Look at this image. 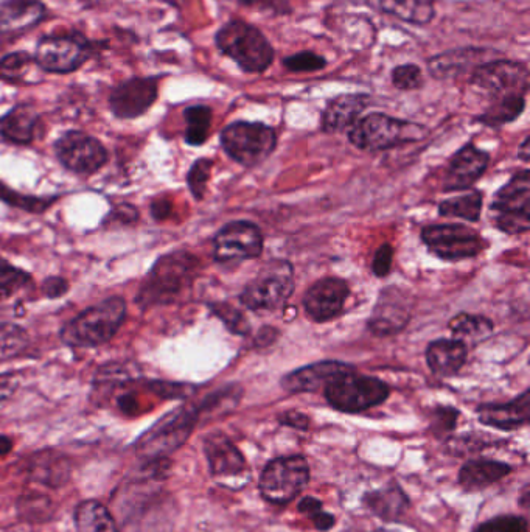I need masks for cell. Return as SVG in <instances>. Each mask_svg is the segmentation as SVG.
<instances>
[{
	"label": "cell",
	"instance_id": "1",
	"mask_svg": "<svg viewBox=\"0 0 530 532\" xmlns=\"http://www.w3.org/2000/svg\"><path fill=\"white\" fill-rule=\"evenodd\" d=\"M199 271V260L190 252H171L154 263L140 287L137 304L143 308L168 304L192 285Z\"/></svg>",
	"mask_w": 530,
	"mask_h": 532
},
{
	"label": "cell",
	"instance_id": "2",
	"mask_svg": "<svg viewBox=\"0 0 530 532\" xmlns=\"http://www.w3.org/2000/svg\"><path fill=\"white\" fill-rule=\"evenodd\" d=\"M215 44L246 74H263L276 58L271 42L248 22H227L218 30Z\"/></svg>",
	"mask_w": 530,
	"mask_h": 532
},
{
	"label": "cell",
	"instance_id": "3",
	"mask_svg": "<svg viewBox=\"0 0 530 532\" xmlns=\"http://www.w3.org/2000/svg\"><path fill=\"white\" fill-rule=\"evenodd\" d=\"M126 318V304L122 298H109L89 307L66 324L61 336L74 347H97L114 338Z\"/></svg>",
	"mask_w": 530,
	"mask_h": 532
},
{
	"label": "cell",
	"instance_id": "4",
	"mask_svg": "<svg viewBox=\"0 0 530 532\" xmlns=\"http://www.w3.org/2000/svg\"><path fill=\"white\" fill-rule=\"evenodd\" d=\"M199 414H201L199 408L181 406L161 420H157L156 424L145 431L136 442L137 456L148 462L167 459L168 455L176 452L190 438Z\"/></svg>",
	"mask_w": 530,
	"mask_h": 532
},
{
	"label": "cell",
	"instance_id": "5",
	"mask_svg": "<svg viewBox=\"0 0 530 532\" xmlns=\"http://www.w3.org/2000/svg\"><path fill=\"white\" fill-rule=\"evenodd\" d=\"M325 399L336 411L358 414L386 402L391 389L375 377L346 372L332 378L324 388Z\"/></svg>",
	"mask_w": 530,
	"mask_h": 532
},
{
	"label": "cell",
	"instance_id": "6",
	"mask_svg": "<svg viewBox=\"0 0 530 532\" xmlns=\"http://www.w3.org/2000/svg\"><path fill=\"white\" fill-rule=\"evenodd\" d=\"M425 134V128L417 123L374 112L358 120L350 128L349 140L363 151H384L397 145L415 142Z\"/></svg>",
	"mask_w": 530,
	"mask_h": 532
},
{
	"label": "cell",
	"instance_id": "7",
	"mask_svg": "<svg viewBox=\"0 0 530 532\" xmlns=\"http://www.w3.org/2000/svg\"><path fill=\"white\" fill-rule=\"evenodd\" d=\"M293 290L294 271L291 263L282 259L269 260L246 285L240 301L252 312H274L290 299Z\"/></svg>",
	"mask_w": 530,
	"mask_h": 532
},
{
	"label": "cell",
	"instance_id": "8",
	"mask_svg": "<svg viewBox=\"0 0 530 532\" xmlns=\"http://www.w3.org/2000/svg\"><path fill=\"white\" fill-rule=\"evenodd\" d=\"M221 145L237 164L257 167L274 153L277 134L265 123L235 122L221 133Z\"/></svg>",
	"mask_w": 530,
	"mask_h": 532
},
{
	"label": "cell",
	"instance_id": "9",
	"mask_svg": "<svg viewBox=\"0 0 530 532\" xmlns=\"http://www.w3.org/2000/svg\"><path fill=\"white\" fill-rule=\"evenodd\" d=\"M310 483V466L305 456H282L266 464L260 476V494L272 504H288Z\"/></svg>",
	"mask_w": 530,
	"mask_h": 532
},
{
	"label": "cell",
	"instance_id": "10",
	"mask_svg": "<svg viewBox=\"0 0 530 532\" xmlns=\"http://www.w3.org/2000/svg\"><path fill=\"white\" fill-rule=\"evenodd\" d=\"M492 221L506 234H524L530 228L529 170L517 173L493 198Z\"/></svg>",
	"mask_w": 530,
	"mask_h": 532
},
{
	"label": "cell",
	"instance_id": "11",
	"mask_svg": "<svg viewBox=\"0 0 530 532\" xmlns=\"http://www.w3.org/2000/svg\"><path fill=\"white\" fill-rule=\"evenodd\" d=\"M94 46L81 33L44 36L36 46L35 60L44 72L70 74L89 61Z\"/></svg>",
	"mask_w": 530,
	"mask_h": 532
},
{
	"label": "cell",
	"instance_id": "12",
	"mask_svg": "<svg viewBox=\"0 0 530 532\" xmlns=\"http://www.w3.org/2000/svg\"><path fill=\"white\" fill-rule=\"evenodd\" d=\"M422 240L434 256L448 262L471 259L484 251L481 235L464 224H434L422 231Z\"/></svg>",
	"mask_w": 530,
	"mask_h": 532
},
{
	"label": "cell",
	"instance_id": "13",
	"mask_svg": "<svg viewBox=\"0 0 530 532\" xmlns=\"http://www.w3.org/2000/svg\"><path fill=\"white\" fill-rule=\"evenodd\" d=\"M262 251V231L251 221H232L213 240V256L223 265H237L245 260L257 259Z\"/></svg>",
	"mask_w": 530,
	"mask_h": 532
},
{
	"label": "cell",
	"instance_id": "14",
	"mask_svg": "<svg viewBox=\"0 0 530 532\" xmlns=\"http://www.w3.org/2000/svg\"><path fill=\"white\" fill-rule=\"evenodd\" d=\"M470 83L489 92L492 98L526 95L529 91V69L526 63L520 61H487L473 69Z\"/></svg>",
	"mask_w": 530,
	"mask_h": 532
},
{
	"label": "cell",
	"instance_id": "15",
	"mask_svg": "<svg viewBox=\"0 0 530 532\" xmlns=\"http://www.w3.org/2000/svg\"><path fill=\"white\" fill-rule=\"evenodd\" d=\"M55 153L67 170L78 175H92L108 162L102 142L81 131H69L56 140Z\"/></svg>",
	"mask_w": 530,
	"mask_h": 532
},
{
	"label": "cell",
	"instance_id": "16",
	"mask_svg": "<svg viewBox=\"0 0 530 532\" xmlns=\"http://www.w3.org/2000/svg\"><path fill=\"white\" fill-rule=\"evenodd\" d=\"M414 298L409 291L386 287L378 296L367 327L377 336H392L405 329L411 319Z\"/></svg>",
	"mask_w": 530,
	"mask_h": 532
},
{
	"label": "cell",
	"instance_id": "17",
	"mask_svg": "<svg viewBox=\"0 0 530 532\" xmlns=\"http://www.w3.org/2000/svg\"><path fill=\"white\" fill-rule=\"evenodd\" d=\"M159 78H131L117 86L109 97V106L119 119H136L156 102Z\"/></svg>",
	"mask_w": 530,
	"mask_h": 532
},
{
	"label": "cell",
	"instance_id": "18",
	"mask_svg": "<svg viewBox=\"0 0 530 532\" xmlns=\"http://www.w3.org/2000/svg\"><path fill=\"white\" fill-rule=\"evenodd\" d=\"M349 285L338 277H325L308 288L304 307L313 321L327 322L338 318L349 298Z\"/></svg>",
	"mask_w": 530,
	"mask_h": 532
},
{
	"label": "cell",
	"instance_id": "19",
	"mask_svg": "<svg viewBox=\"0 0 530 532\" xmlns=\"http://www.w3.org/2000/svg\"><path fill=\"white\" fill-rule=\"evenodd\" d=\"M204 453L209 462L210 473L218 480H232L245 475L246 459L237 445L221 431H213L204 439Z\"/></svg>",
	"mask_w": 530,
	"mask_h": 532
},
{
	"label": "cell",
	"instance_id": "20",
	"mask_svg": "<svg viewBox=\"0 0 530 532\" xmlns=\"http://www.w3.org/2000/svg\"><path fill=\"white\" fill-rule=\"evenodd\" d=\"M489 162L490 156L485 151L479 150L475 145H465L451 159L443 189L448 192L468 189L484 175Z\"/></svg>",
	"mask_w": 530,
	"mask_h": 532
},
{
	"label": "cell",
	"instance_id": "21",
	"mask_svg": "<svg viewBox=\"0 0 530 532\" xmlns=\"http://www.w3.org/2000/svg\"><path fill=\"white\" fill-rule=\"evenodd\" d=\"M350 371H355V368L341 361H319V363L310 364V366L285 375L280 385L291 394L316 392L318 389L325 388L332 378Z\"/></svg>",
	"mask_w": 530,
	"mask_h": 532
},
{
	"label": "cell",
	"instance_id": "22",
	"mask_svg": "<svg viewBox=\"0 0 530 532\" xmlns=\"http://www.w3.org/2000/svg\"><path fill=\"white\" fill-rule=\"evenodd\" d=\"M46 14V7L39 0H7L0 7V35H22L35 28Z\"/></svg>",
	"mask_w": 530,
	"mask_h": 532
},
{
	"label": "cell",
	"instance_id": "23",
	"mask_svg": "<svg viewBox=\"0 0 530 532\" xmlns=\"http://www.w3.org/2000/svg\"><path fill=\"white\" fill-rule=\"evenodd\" d=\"M530 391H524L517 399L501 405H481L478 417L482 424L498 430L512 431L524 427L529 422Z\"/></svg>",
	"mask_w": 530,
	"mask_h": 532
},
{
	"label": "cell",
	"instance_id": "24",
	"mask_svg": "<svg viewBox=\"0 0 530 532\" xmlns=\"http://www.w3.org/2000/svg\"><path fill=\"white\" fill-rule=\"evenodd\" d=\"M369 105L370 97L366 94H346L333 98L322 114V130L325 133H341L352 128Z\"/></svg>",
	"mask_w": 530,
	"mask_h": 532
},
{
	"label": "cell",
	"instance_id": "25",
	"mask_svg": "<svg viewBox=\"0 0 530 532\" xmlns=\"http://www.w3.org/2000/svg\"><path fill=\"white\" fill-rule=\"evenodd\" d=\"M512 473L506 462L493 459H471L465 462L459 472V484L467 492H479L504 480Z\"/></svg>",
	"mask_w": 530,
	"mask_h": 532
},
{
	"label": "cell",
	"instance_id": "26",
	"mask_svg": "<svg viewBox=\"0 0 530 532\" xmlns=\"http://www.w3.org/2000/svg\"><path fill=\"white\" fill-rule=\"evenodd\" d=\"M364 506L383 522H400L411 506L408 495L397 483H391L384 489L374 490L364 495Z\"/></svg>",
	"mask_w": 530,
	"mask_h": 532
},
{
	"label": "cell",
	"instance_id": "27",
	"mask_svg": "<svg viewBox=\"0 0 530 532\" xmlns=\"http://www.w3.org/2000/svg\"><path fill=\"white\" fill-rule=\"evenodd\" d=\"M467 355V346L461 341L437 340L426 349V363L434 374L450 377L461 371Z\"/></svg>",
	"mask_w": 530,
	"mask_h": 532
},
{
	"label": "cell",
	"instance_id": "28",
	"mask_svg": "<svg viewBox=\"0 0 530 532\" xmlns=\"http://www.w3.org/2000/svg\"><path fill=\"white\" fill-rule=\"evenodd\" d=\"M39 116L30 105H18L0 117V136L11 144L27 145L35 139Z\"/></svg>",
	"mask_w": 530,
	"mask_h": 532
},
{
	"label": "cell",
	"instance_id": "29",
	"mask_svg": "<svg viewBox=\"0 0 530 532\" xmlns=\"http://www.w3.org/2000/svg\"><path fill=\"white\" fill-rule=\"evenodd\" d=\"M485 53L487 50L475 49V47L440 53L428 61L429 74L437 80L457 77L467 72L470 67H478L482 64V56Z\"/></svg>",
	"mask_w": 530,
	"mask_h": 532
},
{
	"label": "cell",
	"instance_id": "30",
	"mask_svg": "<svg viewBox=\"0 0 530 532\" xmlns=\"http://www.w3.org/2000/svg\"><path fill=\"white\" fill-rule=\"evenodd\" d=\"M44 70L36 63L35 56L27 52L8 53L4 58H0V80L5 83L38 84L42 81Z\"/></svg>",
	"mask_w": 530,
	"mask_h": 532
},
{
	"label": "cell",
	"instance_id": "31",
	"mask_svg": "<svg viewBox=\"0 0 530 532\" xmlns=\"http://www.w3.org/2000/svg\"><path fill=\"white\" fill-rule=\"evenodd\" d=\"M370 5L412 25L429 24L436 16L433 0H370Z\"/></svg>",
	"mask_w": 530,
	"mask_h": 532
},
{
	"label": "cell",
	"instance_id": "32",
	"mask_svg": "<svg viewBox=\"0 0 530 532\" xmlns=\"http://www.w3.org/2000/svg\"><path fill=\"white\" fill-rule=\"evenodd\" d=\"M74 520L77 532H119L109 509L95 500L81 501L75 508Z\"/></svg>",
	"mask_w": 530,
	"mask_h": 532
},
{
	"label": "cell",
	"instance_id": "33",
	"mask_svg": "<svg viewBox=\"0 0 530 532\" xmlns=\"http://www.w3.org/2000/svg\"><path fill=\"white\" fill-rule=\"evenodd\" d=\"M450 329L454 340L461 341L467 346L468 343L478 344L487 340L495 327H493V322L484 316L461 313L451 319Z\"/></svg>",
	"mask_w": 530,
	"mask_h": 532
},
{
	"label": "cell",
	"instance_id": "34",
	"mask_svg": "<svg viewBox=\"0 0 530 532\" xmlns=\"http://www.w3.org/2000/svg\"><path fill=\"white\" fill-rule=\"evenodd\" d=\"M526 108V95L513 94L492 98L489 108L479 116V122L487 126H501L517 120Z\"/></svg>",
	"mask_w": 530,
	"mask_h": 532
},
{
	"label": "cell",
	"instance_id": "35",
	"mask_svg": "<svg viewBox=\"0 0 530 532\" xmlns=\"http://www.w3.org/2000/svg\"><path fill=\"white\" fill-rule=\"evenodd\" d=\"M30 475L33 480L47 483V486H61L70 475L69 461L55 452L41 453L38 459L32 462Z\"/></svg>",
	"mask_w": 530,
	"mask_h": 532
},
{
	"label": "cell",
	"instance_id": "36",
	"mask_svg": "<svg viewBox=\"0 0 530 532\" xmlns=\"http://www.w3.org/2000/svg\"><path fill=\"white\" fill-rule=\"evenodd\" d=\"M32 277L0 257V302L21 298L32 290Z\"/></svg>",
	"mask_w": 530,
	"mask_h": 532
},
{
	"label": "cell",
	"instance_id": "37",
	"mask_svg": "<svg viewBox=\"0 0 530 532\" xmlns=\"http://www.w3.org/2000/svg\"><path fill=\"white\" fill-rule=\"evenodd\" d=\"M482 193L471 192L465 195L454 196L450 200L440 203L439 214L442 217L462 218V220L476 223L481 217Z\"/></svg>",
	"mask_w": 530,
	"mask_h": 532
},
{
	"label": "cell",
	"instance_id": "38",
	"mask_svg": "<svg viewBox=\"0 0 530 532\" xmlns=\"http://www.w3.org/2000/svg\"><path fill=\"white\" fill-rule=\"evenodd\" d=\"M184 119L187 123L185 142L193 147L203 145L212 125V109L204 105L190 106L184 111Z\"/></svg>",
	"mask_w": 530,
	"mask_h": 532
},
{
	"label": "cell",
	"instance_id": "39",
	"mask_svg": "<svg viewBox=\"0 0 530 532\" xmlns=\"http://www.w3.org/2000/svg\"><path fill=\"white\" fill-rule=\"evenodd\" d=\"M30 344V336L22 327L0 322V363L19 357Z\"/></svg>",
	"mask_w": 530,
	"mask_h": 532
},
{
	"label": "cell",
	"instance_id": "40",
	"mask_svg": "<svg viewBox=\"0 0 530 532\" xmlns=\"http://www.w3.org/2000/svg\"><path fill=\"white\" fill-rule=\"evenodd\" d=\"M297 511L310 518L314 528L321 532L330 531L335 526V515L328 514L324 511V504L321 500L314 497H305L297 504Z\"/></svg>",
	"mask_w": 530,
	"mask_h": 532
},
{
	"label": "cell",
	"instance_id": "41",
	"mask_svg": "<svg viewBox=\"0 0 530 532\" xmlns=\"http://www.w3.org/2000/svg\"><path fill=\"white\" fill-rule=\"evenodd\" d=\"M283 67L288 72H294V74H310V72H319V70L327 67V60L324 56L318 55V53L307 52L296 53V55L286 56L282 61Z\"/></svg>",
	"mask_w": 530,
	"mask_h": 532
},
{
	"label": "cell",
	"instance_id": "42",
	"mask_svg": "<svg viewBox=\"0 0 530 532\" xmlns=\"http://www.w3.org/2000/svg\"><path fill=\"white\" fill-rule=\"evenodd\" d=\"M392 84L400 91H415L425 83L422 69L415 64H401L395 67L391 74Z\"/></svg>",
	"mask_w": 530,
	"mask_h": 532
},
{
	"label": "cell",
	"instance_id": "43",
	"mask_svg": "<svg viewBox=\"0 0 530 532\" xmlns=\"http://www.w3.org/2000/svg\"><path fill=\"white\" fill-rule=\"evenodd\" d=\"M210 308L226 324L227 329L231 330L235 335L245 336L251 332L248 319L237 308L227 304L210 305Z\"/></svg>",
	"mask_w": 530,
	"mask_h": 532
},
{
	"label": "cell",
	"instance_id": "44",
	"mask_svg": "<svg viewBox=\"0 0 530 532\" xmlns=\"http://www.w3.org/2000/svg\"><path fill=\"white\" fill-rule=\"evenodd\" d=\"M473 532H529V522L521 515H499L482 523Z\"/></svg>",
	"mask_w": 530,
	"mask_h": 532
},
{
	"label": "cell",
	"instance_id": "45",
	"mask_svg": "<svg viewBox=\"0 0 530 532\" xmlns=\"http://www.w3.org/2000/svg\"><path fill=\"white\" fill-rule=\"evenodd\" d=\"M212 165L213 162L210 159H199L193 164L192 170L187 176V182H189L190 190H192L196 200H203L207 181H209L210 172H212Z\"/></svg>",
	"mask_w": 530,
	"mask_h": 532
},
{
	"label": "cell",
	"instance_id": "46",
	"mask_svg": "<svg viewBox=\"0 0 530 532\" xmlns=\"http://www.w3.org/2000/svg\"><path fill=\"white\" fill-rule=\"evenodd\" d=\"M0 200L7 201L11 206L21 207V209L28 210V212H42L50 206V200H41L35 196H22L19 193H14L13 190L5 187L0 182Z\"/></svg>",
	"mask_w": 530,
	"mask_h": 532
},
{
	"label": "cell",
	"instance_id": "47",
	"mask_svg": "<svg viewBox=\"0 0 530 532\" xmlns=\"http://www.w3.org/2000/svg\"><path fill=\"white\" fill-rule=\"evenodd\" d=\"M457 417H459V411L454 408H447V406H440L437 410H434L433 417H431V431L437 438H443L447 436L451 431L456 428Z\"/></svg>",
	"mask_w": 530,
	"mask_h": 532
},
{
	"label": "cell",
	"instance_id": "48",
	"mask_svg": "<svg viewBox=\"0 0 530 532\" xmlns=\"http://www.w3.org/2000/svg\"><path fill=\"white\" fill-rule=\"evenodd\" d=\"M238 4L246 8H255L259 11H268L274 14H290L291 5L288 0H238Z\"/></svg>",
	"mask_w": 530,
	"mask_h": 532
},
{
	"label": "cell",
	"instance_id": "49",
	"mask_svg": "<svg viewBox=\"0 0 530 532\" xmlns=\"http://www.w3.org/2000/svg\"><path fill=\"white\" fill-rule=\"evenodd\" d=\"M392 259H394V249H392L391 245H383L378 248L374 263H372V270H374L375 276H388L392 270Z\"/></svg>",
	"mask_w": 530,
	"mask_h": 532
},
{
	"label": "cell",
	"instance_id": "50",
	"mask_svg": "<svg viewBox=\"0 0 530 532\" xmlns=\"http://www.w3.org/2000/svg\"><path fill=\"white\" fill-rule=\"evenodd\" d=\"M19 383L21 380L18 374H13V372L0 374V410L10 402L14 392L18 391Z\"/></svg>",
	"mask_w": 530,
	"mask_h": 532
},
{
	"label": "cell",
	"instance_id": "51",
	"mask_svg": "<svg viewBox=\"0 0 530 532\" xmlns=\"http://www.w3.org/2000/svg\"><path fill=\"white\" fill-rule=\"evenodd\" d=\"M279 422L285 427L296 428V430L307 431L310 428V417L299 411H285L280 414Z\"/></svg>",
	"mask_w": 530,
	"mask_h": 532
},
{
	"label": "cell",
	"instance_id": "52",
	"mask_svg": "<svg viewBox=\"0 0 530 532\" xmlns=\"http://www.w3.org/2000/svg\"><path fill=\"white\" fill-rule=\"evenodd\" d=\"M42 290L49 296V298H60L69 290V284L63 277H49V279L42 285Z\"/></svg>",
	"mask_w": 530,
	"mask_h": 532
},
{
	"label": "cell",
	"instance_id": "53",
	"mask_svg": "<svg viewBox=\"0 0 530 532\" xmlns=\"http://www.w3.org/2000/svg\"><path fill=\"white\" fill-rule=\"evenodd\" d=\"M151 210H153L154 218H157V220H162V218H165L168 214H170L171 204L167 203V201H159V203L153 204Z\"/></svg>",
	"mask_w": 530,
	"mask_h": 532
},
{
	"label": "cell",
	"instance_id": "54",
	"mask_svg": "<svg viewBox=\"0 0 530 532\" xmlns=\"http://www.w3.org/2000/svg\"><path fill=\"white\" fill-rule=\"evenodd\" d=\"M11 448H13L11 439L7 438V436H0V455H8L11 452Z\"/></svg>",
	"mask_w": 530,
	"mask_h": 532
},
{
	"label": "cell",
	"instance_id": "55",
	"mask_svg": "<svg viewBox=\"0 0 530 532\" xmlns=\"http://www.w3.org/2000/svg\"><path fill=\"white\" fill-rule=\"evenodd\" d=\"M529 144L530 139L529 137H526V139H524L523 144H521L520 151H518V154H520V158L523 159L524 162L529 161Z\"/></svg>",
	"mask_w": 530,
	"mask_h": 532
},
{
	"label": "cell",
	"instance_id": "56",
	"mask_svg": "<svg viewBox=\"0 0 530 532\" xmlns=\"http://www.w3.org/2000/svg\"><path fill=\"white\" fill-rule=\"evenodd\" d=\"M521 497H523V501H521V503H523L524 509L529 508V503H527V501H529V498H530L529 486L524 487L523 495H521Z\"/></svg>",
	"mask_w": 530,
	"mask_h": 532
}]
</instances>
